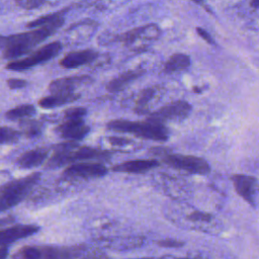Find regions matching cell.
<instances>
[{"mask_svg": "<svg viewBox=\"0 0 259 259\" xmlns=\"http://www.w3.org/2000/svg\"><path fill=\"white\" fill-rule=\"evenodd\" d=\"M98 52L86 49L81 51H73L66 54L60 61V66L64 69H77L84 65H88L98 58Z\"/></svg>", "mask_w": 259, "mask_h": 259, "instance_id": "16", "label": "cell"}, {"mask_svg": "<svg viewBox=\"0 0 259 259\" xmlns=\"http://www.w3.org/2000/svg\"><path fill=\"white\" fill-rule=\"evenodd\" d=\"M53 155L48 160L46 167L56 169L66 165H72L85 161L105 162L109 161L113 152L89 146H80L78 142L66 141L51 148Z\"/></svg>", "mask_w": 259, "mask_h": 259, "instance_id": "3", "label": "cell"}, {"mask_svg": "<svg viewBox=\"0 0 259 259\" xmlns=\"http://www.w3.org/2000/svg\"><path fill=\"white\" fill-rule=\"evenodd\" d=\"M79 249L75 246H24L17 250L13 259H73Z\"/></svg>", "mask_w": 259, "mask_h": 259, "instance_id": "6", "label": "cell"}, {"mask_svg": "<svg viewBox=\"0 0 259 259\" xmlns=\"http://www.w3.org/2000/svg\"><path fill=\"white\" fill-rule=\"evenodd\" d=\"M162 160L168 166L190 174L205 175L210 171L209 164L204 159L196 156L168 153L162 157Z\"/></svg>", "mask_w": 259, "mask_h": 259, "instance_id": "10", "label": "cell"}, {"mask_svg": "<svg viewBox=\"0 0 259 259\" xmlns=\"http://www.w3.org/2000/svg\"><path fill=\"white\" fill-rule=\"evenodd\" d=\"M44 127V122L38 119L33 118H25L20 120L19 128L21 135L26 138H36L41 135Z\"/></svg>", "mask_w": 259, "mask_h": 259, "instance_id": "24", "label": "cell"}, {"mask_svg": "<svg viewBox=\"0 0 259 259\" xmlns=\"http://www.w3.org/2000/svg\"><path fill=\"white\" fill-rule=\"evenodd\" d=\"M160 163L155 159H136V160L124 161L119 164H116L111 167V170L113 172L141 174V173H146L158 167Z\"/></svg>", "mask_w": 259, "mask_h": 259, "instance_id": "17", "label": "cell"}, {"mask_svg": "<svg viewBox=\"0 0 259 259\" xmlns=\"http://www.w3.org/2000/svg\"><path fill=\"white\" fill-rule=\"evenodd\" d=\"M7 86L9 87V89L11 90H16V89H22L24 87L27 86V81L24 79H20V78H9L6 81Z\"/></svg>", "mask_w": 259, "mask_h": 259, "instance_id": "32", "label": "cell"}, {"mask_svg": "<svg viewBox=\"0 0 259 259\" xmlns=\"http://www.w3.org/2000/svg\"><path fill=\"white\" fill-rule=\"evenodd\" d=\"M15 4L22 9L33 10V9L40 8L41 6L48 4V2L45 0H20V1H15Z\"/></svg>", "mask_w": 259, "mask_h": 259, "instance_id": "31", "label": "cell"}, {"mask_svg": "<svg viewBox=\"0 0 259 259\" xmlns=\"http://www.w3.org/2000/svg\"><path fill=\"white\" fill-rule=\"evenodd\" d=\"M162 178L166 193L173 199L182 201L190 196V190L184 181L167 176H163Z\"/></svg>", "mask_w": 259, "mask_h": 259, "instance_id": "21", "label": "cell"}, {"mask_svg": "<svg viewBox=\"0 0 259 259\" xmlns=\"http://www.w3.org/2000/svg\"><path fill=\"white\" fill-rule=\"evenodd\" d=\"M63 45L61 41L49 42L38 50L32 52L25 58H20L15 61H10L6 65V69L10 71H25L39 64L46 63L57 57L62 51Z\"/></svg>", "mask_w": 259, "mask_h": 259, "instance_id": "8", "label": "cell"}, {"mask_svg": "<svg viewBox=\"0 0 259 259\" xmlns=\"http://www.w3.org/2000/svg\"><path fill=\"white\" fill-rule=\"evenodd\" d=\"M50 150L51 149L48 148H36L29 150L17 158L16 164L22 169L36 168L44 164V162L47 160Z\"/></svg>", "mask_w": 259, "mask_h": 259, "instance_id": "18", "label": "cell"}, {"mask_svg": "<svg viewBox=\"0 0 259 259\" xmlns=\"http://www.w3.org/2000/svg\"><path fill=\"white\" fill-rule=\"evenodd\" d=\"M106 128L117 133L131 134L138 138L157 142H165L169 138V132L166 125L151 118H147L143 121L113 119L106 123Z\"/></svg>", "mask_w": 259, "mask_h": 259, "instance_id": "4", "label": "cell"}, {"mask_svg": "<svg viewBox=\"0 0 259 259\" xmlns=\"http://www.w3.org/2000/svg\"><path fill=\"white\" fill-rule=\"evenodd\" d=\"M158 244L163 247H180L181 245H183L182 242H179L174 239H164L159 241Z\"/></svg>", "mask_w": 259, "mask_h": 259, "instance_id": "33", "label": "cell"}, {"mask_svg": "<svg viewBox=\"0 0 259 259\" xmlns=\"http://www.w3.org/2000/svg\"><path fill=\"white\" fill-rule=\"evenodd\" d=\"M21 133L9 126H0V145L14 144L20 139Z\"/></svg>", "mask_w": 259, "mask_h": 259, "instance_id": "29", "label": "cell"}, {"mask_svg": "<svg viewBox=\"0 0 259 259\" xmlns=\"http://www.w3.org/2000/svg\"><path fill=\"white\" fill-rule=\"evenodd\" d=\"M55 132L62 139L71 142H78L89 134L90 126L87 125L83 119L65 120L55 128Z\"/></svg>", "mask_w": 259, "mask_h": 259, "instance_id": "14", "label": "cell"}, {"mask_svg": "<svg viewBox=\"0 0 259 259\" xmlns=\"http://www.w3.org/2000/svg\"><path fill=\"white\" fill-rule=\"evenodd\" d=\"M162 94V88L159 86H151L143 89L137 99H136V106L135 111L138 114H150V106L158 97Z\"/></svg>", "mask_w": 259, "mask_h": 259, "instance_id": "19", "label": "cell"}, {"mask_svg": "<svg viewBox=\"0 0 259 259\" xmlns=\"http://www.w3.org/2000/svg\"><path fill=\"white\" fill-rule=\"evenodd\" d=\"M237 193L249 204L255 206L259 196V183L253 176L245 174H235L231 176Z\"/></svg>", "mask_w": 259, "mask_h": 259, "instance_id": "13", "label": "cell"}, {"mask_svg": "<svg viewBox=\"0 0 259 259\" xmlns=\"http://www.w3.org/2000/svg\"><path fill=\"white\" fill-rule=\"evenodd\" d=\"M36 112V109L34 105L32 104H21L17 105L9 110L6 111L5 117L10 120H16V119H25L29 118L30 116L34 115Z\"/></svg>", "mask_w": 259, "mask_h": 259, "instance_id": "25", "label": "cell"}, {"mask_svg": "<svg viewBox=\"0 0 259 259\" xmlns=\"http://www.w3.org/2000/svg\"><path fill=\"white\" fill-rule=\"evenodd\" d=\"M86 113H87V109L85 107L76 106V107H70L64 110L63 116L65 120H78V119H83Z\"/></svg>", "mask_w": 259, "mask_h": 259, "instance_id": "30", "label": "cell"}, {"mask_svg": "<svg viewBox=\"0 0 259 259\" xmlns=\"http://www.w3.org/2000/svg\"><path fill=\"white\" fill-rule=\"evenodd\" d=\"M131 259H158V258H152V257H142V258H131ZM160 259V258H159Z\"/></svg>", "mask_w": 259, "mask_h": 259, "instance_id": "38", "label": "cell"}, {"mask_svg": "<svg viewBox=\"0 0 259 259\" xmlns=\"http://www.w3.org/2000/svg\"><path fill=\"white\" fill-rule=\"evenodd\" d=\"M190 66V58L185 54H174L164 64L165 73H174L186 70Z\"/></svg>", "mask_w": 259, "mask_h": 259, "instance_id": "23", "label": "cell"}, {"mask_svg": "<svg viewBox=\"0 0 259 259\" xmlns=\"http://www.w3.org/2000/svg\"><path fill=\"white\" fill-rule=\"evenodd\" d=\"M40 172H33L21 178L13 179L0 186V212L8 210L21 202L39 181Z\"/></svg>", "mask_w": 259, "mask_h": 259, "instance_id": "5", "label": "cell"}, {"mask_svg": "<svg viewBox=\"0 0 259 259\" xmlns=\"http://www.w3.org/2000/svg\"><path fill=\"white\" fill-rule=\"evenodd\" d=\"M73 259H109V257L100 247L79 245L77 254Z\"/></svg>", "mask_w": 259, "mask_h": 259, "instance_id": "27", "label": "cell"}, {"mask_svg": "<svg viewBox=\"0 0 259 259\" xmlns=\"http://www.w3.org/2000/svg\"><path fill=\"white\" fill-rule=\"evenodd\" d=\"M144 74V71L141 69H135V70H127L125 72H122L115 78L111 79L106 83V90L110 93H116L121 90H123L127 85H130L135 80L139 79Z\"/></svg>", "mask_w": 259, "mask_h": 259, "instance_id": "20", "label": "cell"}, {"mask_svg": "<svg viewBox=\"0 0 259 259\" xmlns=\"http://www.w3.org/2000/svg\"><path fill=\"white\" fill-rule=\"evenodd\" d=\"M39 231V227L30 224H15L13 217L0 219V247L30 237Z\"/></svg>", "mask_w": 259, "mask_h": 259, "instance_id": "9", "label": "cell"}, {"mask_svg": "<svg viewBox=\"0 0 259 259\" xmlns=\"http://www.w3.org/2000/svg\"><path fill=\"white\" fill-rule=\"evenodd\" d=\"M191 109L192 107L187 101L176 100L152 111L148 118L164 124L165 121H181L189 115Z\"/></svg>", "mask_w": 259, "mask_h": 259, "instance_id": "11", "label": "cell"}, {"mask_svg": "<svg viewBox=\"0 0 259 259\" xmlns=\"http://www.w3.org/2000/svg\"><path fill=\"white\" fill-rule=\"evenodd\" d=\"M150 153H151L152 155L164 157L166 154H168V153H170V152H169L167 149L162 148V147H154V148H151V149H150Z\"/></svg>", "mask_w": 259, "mask_h": 259, "instance_id": "34", "label": "cell"}, {"mask_svg": "<svg viewBox=\"0 0 259 259\" xmlns=\"http://www.w3.org/2000/svg\"><path fill=\"white\" fill-rule=\"evenodd\" d=\"M81 95L79 93H57L45 96L38 100V105L45 109L56 108L65 104H69L77 101Z\"/></svg>", "mask_w": 259, "mask_h": 259, "instance_id": "22", "label": "cell"}, {"mask_svg": "<svg viewBox=\"0 0 259 259\" xmlns=\"http://www.w3.org/2000/svg\"><path fill=\"white\" fill-rule=\"evenodd\" d=\"M196 31H197V33L205 40V41H207V42H209V44H213V39H212V37L210 36V34L206 31V30H204L203 28H199V27H197L196 28Z\"/></svg>", "mask_w": 259, "mask_h": 259, "instance_id": "35", "label": "cell"}, {"mask_svg": "<svg viewBox=\"0 0 259 259\" xmlns=\"http://www.w3.org/2000/svg\"><path fill=\"white\" fill-rule=\"evenodd\" d=\"M107 142L118 152H131L140 147L134 140L122 137H107Z\"/></svg>", "mask_w": 259, "mask_h": 259, "instance_id": "28", "label": "cell"}, {"mask_svg": "<svg viewBox=\"0 0 259 259\" xmlns=\"http://www.w3.org/2000/svg\"><path fill=\"white\" fill-rule=\"evenodd\" d=\"M9 250L7 247H0V259H6L8 257Z\"/></svg>", "mask_w": 259, "mask_h": 259, "instance_id": "36", "label": "cell"}, {"mask_svg": "<svg viewBox=\"0 0 259 259\" xmlns=\"http://www.w3.org/2000/svg\"><path fill=\"white\" fill-rule=\"evenodd\" d=\"M160 35V27L155 23H150L133 28L119 34H115L111 36L108 41L121 42L126 47H134V49H146V44L156 40Z\"/></svg>", "mask_w": 259, "mask_h": 259, "instance_id": "7", "label": "cell"}, {"mask_svg": "<svg viewBox=\"0 0 259 259\" xmlns=\"http://www.w3.org/2000/svg\"><path fill=\"white\" fill-rule=\"evenodd\" d=\"M166 215L172 224L185 230L213 236L220 235L224 230L222 221L212 213L183 202L169 207Z\"/></svg>", "mask_w": 259, "mask_h": 259, "instance_id": "2", "label": "cell"}, {"mask_svg": "<svg viewBox=\"0 0 259 259\" xmlns=\"http://www.w3.org/2000/svg\"><path fill=\"white\" fill-rule=\"evenodd\" d=\"M160 259H191V258H186V257H176V256H172V255H166L163 256Z\"/></svg>", "mask_w": 259, "mask_h": 259, "instance_id": "37", "label": "cell"}, {"mask_svg": "<svg viewBox=\"0 0 259 259\" xmlns=\"http://www.w3.org/2000/svg\"><path fill=\"white\" fill-rule=\"evenodd\" d=\"M69 8L70 7H65L64 9L62 10H59V11H56V12H52V13H49V14H46V15H42L30 22H28L26 24V27L27 28H37V27H40V26H44V25H47V24H50V23H53L57 20H59L60 18H63L65 17V14L69 11Z\"/></svg>", "mask_w": 259, "mask_h": 259, "instance_id": "26", "label": "cell"}, {"mask_svg": "<svg viewBox=\"0 0 259 259\" xmlns=\"http://www.w3.org/2000/svg\"><path fill=\"white\" fill-rule=\"evenodd\" d=\"M92 78L88 75H75L53 80L49 84V90L52 94L73 93L77 87L92 83Z\"/></svg>", "mask_w": 259, "mask_h": 259, "instance_id": "15", "label": "cell"}, {"mask_svg": "<svg viewBox=\"0 0 259 259\" xmlns=\"http://www.w3.org/2000/svg\"><path fill=\"white\" fill-rule=\"evenodd\" d=\"M108 173L107 167L101 162H79L69 165L63 171L66 178H100Z\"/></svg>", "mask_w": 259, "mask_h": 259, "instance_id": "12", "label": "cell"}, {"mask_svg": "<svg viewBox=\"0 0 259 259\" xmlns=\"http://www.w3.org/2000/svg\"><path fill=\"white\" fill-rule=\"evenodd\" d=\"M64 22L65 17L29 31L9 35L0 34V50L3 53V58L15 61L20 57L28 55L34 47L53 35L64 24Z\"/></svg>", "mask_w": 259, "mask_h": 259, "instance_id": "1", "label": "cell"}]
</instances>
